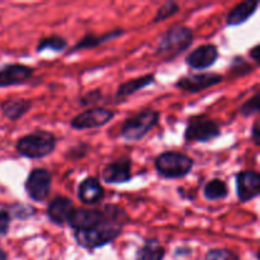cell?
<instances>
[{
	"instance_id": "obj_21",
	"label": "cell",
	"mask_w": 260,
	"mask_h": 260,
	"mask_svg": "<svg viewBox=\"0 0 260 260\" xmlns=\"http://www.w3.org/2000/svg\"><path fill=\"white\" fill-rule=\"evenodd\" d=\"M164 258L165 249L157 239H147L136 253V260H162Z\"/></svg>"
},
{
	"instance_id": "obj_6",
	"label": "cell",
	"mask_w": 260,
	"mask_h": 260,
	"mask_svg": "<svg viewBox=\"0 0 260 260\" xmlns=\"http://www.w3.org/2000/svg\"><path fill=\"white\" fill-rule=\"evenodd\" d=\"M113 117L114 112L111 109L103 108V107H93L74 117L70 122V126L71 128L78 129V131L99 128L111 122Z\"/></svg>"
},
{
	"instance_id": "obj_7",
	"label": "cell",
	"mask_w": 260,
	"mask_h": 260,
	"mask_svg": "<svg viewBox=\"0 0 260 260\" xmlns=\"http://www.w3.org/2000/svg\"><path fill=\"white\" fill-rule=\"evenodd\" d=\"M221 135V128L212 119H205L203 117L190 119L184 132V140L187 142H210Z\"/></svg>"
},
{
	"instance_id": "obj_5",
	"label": "cell",
	"mask_w": 260,
	"mask_h": 260,
	"mask_svg": "<svg viewBox=\"0 0 260 260\" xmlns=\"http://www.w3.org/2000/svg\"><path fill=\"white\" fill-rule=\"evenodd\" d=\"M193 165H194V161L192 157L182 152L165 151L155 159L156 172L161 177L169 178V179L187 177L192 172Z\"/></svg>"
},
{
	"instance_id": "obj_13",
	"label": "cell",
	"mask_w": 260,
	"mask_h": 260,
	"mask_svg": "<svg viewBox=\"0 0 260 260\" xmlns=\"http://www.w3.org/2000/svg\"><path fill=\"white\" fill-rule=\"evenodd\" d=\"M103 210H94V208H78L74 211L69 225L75 231L90 230L95 228L103 221Z\"/></svg>"
},
{
	"instance_id": "obj_20",
	"label": "cell",
	"mask_w": 260,
	"mask_h": 260,
	"mask_svg": "<svg viewBox=\"0 0 260 260\" xmlns=\"http://www.w3.org/2000/svg\"><path fill=\"white\" fill-rule=\"evenodd\" d=\"M154 81H155V76L152 75V74L140 76V78L126 81V83L119 85L118 90H117L116 93V98L119 99V101H123V99H126L127 96H131L132 94H135L136 91L147 88L149 85L154 84Z\"/></svg>"
},
{
	"instance_id": "obj_11",
	"label": "cell",
	"mask_w": 260,
	"mask_h": 260,
	"mask_svg": "<svg viewBox=\"0 0 260 260\" xmlns=\"http://www.w3.org/2000/svg\"><path fill=\"white\" fill-rule=\"evenodd\" d=\"M35 74L30 66L22 63H9L0 69V88L25 84Z\"/></svg>"
},
{
	"instance_id": "obj_32",
	"label": "cell",
	"mask_w": 260,
	"mask_h": 260,
	"mask_svg": "<svg viewBox=\"0 0 260 260\" xmlns=\"http://www.w3.org/2000/svg\"><path fill=\"white\" fill-rule=\"evenodd\" d=\"M259 52H260V51H259V45H255L250 50V56H251V58H253V60L255 61V62H259Z\"/></svg>"
},
{
	"instance_id": "obj_33",
	"label": "cell",
	"mask_w": 260,
	"mask_h": 260,
	"mask_svg": "<svg viewBox=\"0 0 260 260\" xmlns=\"http://www.w3.org/2000/svg\"><path fill=\"white\" fill-rule=\"evenodd\" d=\"M0 260H8V255L3 249H0Z\"/></svg>"
},
{
	"instance_id": "obj_19",
	"label": "cell",
	"mask_w": 260,
	"mask_h": 260,
	"mask_svg": "<svg viewBox=\"0 0 260 260\" xmlns=\"http://www.w3.org/2000/svg\"><path fill=\"white\" fill-rule=\"evenodd\" d=\"M32 108V102L28 99H8L2 104V112L9 121H18Z\"/></svg>"
},
{
	"instance_id": "obj_27",
	"label": "cell",
	"mask_w": 260,
	"mask_h": 260,
	"mask_svg": "<svg viewBox=\"0 0 260 260\" xmlns=\"http://www.w3.org/2000/svg\"><path fill=\"white\" fill-rule=\"evenodd\" d=\"M259 112V93H255L248 102L240 107V114L244 117H250Z\"/></svg>"
},
{
	"instance_id": "obj_24",
	"label": "cell",
	"mask_w": 260,
	"mask_h": 260,
	"mask_svg": "<svg viewBox=\"0 0 260 260\" xmlns=\"http://www.w3.org/2000/svg\"><path fill=\"white\" fill-rule=\"evenodd\" d=\"M177 13H179V5L175 2H167L161 5V7L157 9L156 15L152 19V23L162 22V20L168 19V18H172L173 15H175Z\"/></svg>"
},
{
	"instance_id": "obj_29",
	"label": "cell",
	"mask_w": 260,
	"mask_h": 260,
	"mask_svg": "<svg viewBox=\"0 0 260 260\" xmlns=\"http://www.w3.org/2000/svg\"><path fill=\"white\" fill-rule=\"evenodd\" d=\"M10 221H12V216L9 211L0 208V235H7L9 233Z\"/></svg>"
},
{
	"instance_id": "obj_28",
	"label": "cell",
	"mask_w": 260,
	"mask_h": 260,
	"mask_svg": "<svg viewBox=\"0 0 260 260\" xmlns=\"http://www.w3.org/2000/svg\"><path fill=\"white\" fill-rule=\"evenodd\" d=\"M253 66L243 57H235L233 60V66H231V71L238 75H244V74L251 73Z\"/></svg>"
},
{
	"instance_id": "obj_12",
	"label": "cell",
	"mask_w": 260,
	"mask_h": 260,
	"mask_svg": "<svg viewBox=\"0 0 260 260\" xmlns=\"http://www.w3.org/2000/svg\"><path fill=\"white\" fill-rule=\"evenodd\" d=\"M218 58V50L212 43H206L193 50L187 56V65L194 70H205L215 65Z\"/></svg>"
},
{
	"instance_id": "obj_8",
	"label": "cell",
	"mask_w": 260,
	"mask_h": 260,
	"mask_svg": "<svg viewBox=\"0 0 260 260\" xmlns=\"http://www.w3.org/2000/svg\"><path fill=\"white\" fill-rule=\"evenodd\" d=\"M52 185V175L45 168L32 170L25 180V190L35 202H43L48 197Z\"/></svg>"
},
{
	"instance_id": "obj_23",
	"label": "cell",
	"mask_w": 260,
	"mask_h": 260,
	"mask_svg": "<svg viewBox=\"0 0 260 260\" xmlns=\"http://www.w3.org/2000/svg\"><path fill=\"white\" fill-rule=\"evenodd\" d=\"M68 47V41L60 36H50V37L42 38L38 43L36 51L43 52V51H53V52H61Z\"/></svg>"
},
{
	"instance_id": "obj_31",
	"label": "cell",
	"mask_w": 260,
	"mask_h": 260,
	"mask_svg": "<svg viewBox=\"0 0 260 260\" xmlns=\"http://www.w3.org/2000/svg\"><path fill=\"white\" fill-rule=\"evenodd\" d=\"M251 139H253L254 144L255 145L260 144V131H259L258 122H254L253 124V128H251Z\"/></svg>"
},
{
	"instance_id": "obj_14",
	"label": "cell",
	"mask_w": 260,
	"mask_h": 260,
	"mask_svg": "<svg viewBox=\"0 0 260 260\" xmlns=\"http://www.w3.org/2000/svg\"><path fill=\"white\" fill-rule=\"evenodd\" d=\"M73 201L63 196H57L50 202L47 208V216L53 223L58 226H63L69 223L74 211H75Z\"/></svg>"
},
{
	"instance_id": "obj_2",
	"label": "cell",
	"mask_w": 260,
	"mask_h": 260,
	"mask_svg": "<svg viewBox=\"0 0 260 260\" xmlns=\"http://www.w3.org/2000/svg\"><path fill=\"white\" fill-rule=\"evenodd\" d=\"M193 42V30L184 25H173L161 35L157 45V53L165 61H172L190 47Z\"/></svg>"
},
{
	"instance_id": "obj_22",
	"label": "cell",
	"mask_w": 260,
	"mask_h": 260,
	"mask_svg": "<svg viewBox=\"0 0 260 260\" xmlns=\"http://www.w3.org/2000/svg\"><path fill=\"white\" fill-rule=\"evenodd\" d=\"M203 193H205V197L208 201H220L225 200L228 197L229 189L228 185H226V183L223 180L212 179L205 185Z\"/></svg>"
},
{
	"instance_id": "obj_3",
	"label": "cell",
	"mask_w": 260,
	"mask_h": 260,
	"mask_svg": "<svg viewBox=\"0 0 260 260\" xmlns=\"http://www.w3.org/2000/svg\"><path fill=\"white\" fill-rule=\"evenodd\" d=\"M17 151L28 159H42L56 149V136L50 131L32 132L20 137L17 142Z\"/></svg>"
},
{
	"instance_id": "obj_18",
	"label": "cell",
	"mask_w": 260,
	"mask_h": 260,
	"mask_svg": "<svg viewBox=\"0 0 260 260\" xmlns=\"http://www.w3.org/2000/svg\"><path fill=\"white\" fill-rule=\"evenodd\" d=\"M259 3L253 2V0H246V2L240 3L236 7H234L231 9V12L228 15V25L231 27H236V25H240L243 23H245L251 15L255 13V10L258 9Z\"/></svg>"
},
{
	"instance_id": "obj_30",
	"label": "cell",
	"mask_w": 260,
	"mask_h": 260,
	"mask_svg": "<svg viewBox=\"0 0 260 260\" xmlns=\"http://www.w3.org/2000/svg\"><path fill=\"white\" fill-rule=\"evenodd\" d=\"M102 99V93L101 90H91L89 91V93H86L85 95L81 96L80 99H79V102H80V104H83V106H88V104H94L96 103L98 101H101Z\"/></svg>"
},
{
	"instance_id": "obj_9",
	"label": "cell",
	"mask_w": 260,
	"mask_h": 260,
	"mask_svg": "<svg viewBox=\"0 0 260 260\" xmlns=\"http://www.w3.org/2000/svg\"><path fill=\"white\" fill-rule=\"evenodd\" d=\"M223 80V76L217 73H201L189 74L175 83V86L187 93H200L205 89L212 88Z\"/></svg>"
},
{
	"instance_id": "obj_17",
	"label": "cell",
	"mask_w": 260,
	"mask_h": 260,
	"mask_svg": "<svg viewBox=\"0 0 260 260\" xmlns=\"http://www.w3.org/2000/svg\"><path fill=\"white\" fill-rule=\"evenodd\" d=\"M124 33L123 29H114L111 30L108 33H104V35H93V33H86L73 48H71V52H76V51L81 50H90V48L98 47V46L103 45V43L109 42V41L114 40V38L119 37Z\"/></svg>"
},
{
	"instance_id": "obj_10",
	"label": "cell",
	"mask_w": 260,
	"mask_h": 260,
	"mask_svg": "<svg viewBox=\"0 0 260 260\" xmlns=\"http://www.w3.org/2000/svg\"><path fill=\"white\" fill-rule=\"evenodd\" d=\"M236 193L240 202L254 200L260 193V175L254 170H245L236 175Z\"/></svg>"
},
{
	"instance_id": "obj_25",
	"label": "cell",
	"mask_w": 260,
	"mask_h": 260,
	"mask_svg": "<svg viewBox=\"0 0 260 260\" xmlns=\"http://www.w3.org/2000/svg\"><path fill=\"white\" fill-rule=\"evenodd\" d=\"M10 216L12 217L18 218V220H27V218L32 217L36 213V210L29 205H20V203H17L14 206H10Z\"/></svg>"
},
{
	"instance_id": "obj_26",
	"label": "cell",
	"mask_w": 260,
	"mask_h": 260,
	"mask_svg": "<svg viewBox=\"0 0 260 260\" xmlns=\"http://www.w3.org/2000/svg\"><path fill=\"white\" fill-rule=\"evenodd\" d=\"M205 260H239V256L229 249L216 248L206 254Z\"/></svg>"
},
{
	"instance_id": "obj_4",
	"label": "cell",
	"mask_w": 260,
	"mask_h": 260,
	"mask_svg": "<svg viewBox=\"0 0 260 260\" xmlns=\"http://www.w3.org/2000/svg\"><path fill=\"white\" fill-rule=\"evenodd\" d=\"M160 113L154 109H146L129 117L121 127V137L127 142L140 141L144 139L157 123Z\"/></svg>"
},
{
	"instance_id": "obj_16",
	"label": "cell",
	"mask_w": 260,
	"mask_h": 260,
	"mask_svg": "<svg viewBox=\"0 0 260 260\" xmlns=\"http://www.w3.org/2000/svg\"><path fill=\"white\" fill-rule=\"evenodd\" d=\"M78 196L79 200L85 205H98L104 198V189L98 178L89 177L79 185Z\"/></svg>"
},
{
	"instance_id": "obj_15",
	"label": "cell",
	"mask_w": 260,
	"mask_h": 260,
	"mask_svg": "<svg viewBox=\"0 0 260 260\" xmlns=\"http://www.w3.org/2000/svg\"><path fill=\"white\" fill-rule=\"evenodd\" d=\"M102 178L108 184H122L131 180V161L128 159L117 160L106 165Z\"/></svg>"
},
{
	"instance_id": "obj_1",
	"label": "cell",
	"mask_w": 260,
	"mask_h": 260,
	"mask_svg": "<svg viewBox=\"0 0 260 260\" xmlns=\"http://www.w3.org/2000/svg\"><path fill=\"white\" fill-rule=\"evenodd\" d=\"M103 212L104 218L98 226L90 230L76 231L75 240L79 245L93 250L112 243L121 235L124 225L128 221L126 212L116 205L104 206Z\"/></svg>"
}]
</instances>
